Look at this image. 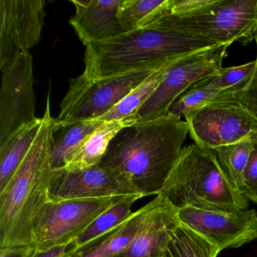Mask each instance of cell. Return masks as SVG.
Instances as JSON below:
<instances>
[{"label": "cell", "instance_id": "obj_1", "mask_svg": "<svg viewBox=\"0 0 257 257\" xmlns=\"http://www.w3.org/2000/svg\"><path fill=\"white\" fill-rule=\"evenodd\" d=\"M188 134L186 121L170 114L138 121L112 140L100 165L126 174L144 197L159 195Z\"/></svg>", "mask_w": 257, "mask_h": 257}, {"label": "cell", "instance_id": "obj_2", "mask_svg": "<svg viewBox=\"0 0 257 257\" xmlns=\"http://www.w3.org/2000/svg\"><path fill=\"white\" fill-rule=\"evenodd\" d=\"M50 94L38 135L23 162L0 192V248L34 244L36 218L49 201L53 168L52 147L56 119Z\"/></svg>", "mask_w": 257, "mask_h": 257}, {"label": "cell", "instance_id": "obj_3", "mask_svg": "<svg viewBox=\"0 0 257 257\" xmlns=\"http://www.w3.org/2000/svg\"><path fill=\"white\" fill-rule=\"evenodd\" d=\"M215 46H217L154 22L146 28L87 46L82 74L97 79L160 70L183 57Z\"/></svg>", "mask_w": 257, "mask_h": 257}, {"label": "cell", "instance_id": "obj_4", "mask_svg": "<svg viewBox=\"0 0 257 257\" xmlns=\"http://www.w3.org/2000/svg\"><path fill=\"white\" fill-rule=\"evenodd\" d=\"M159 195L176 208L234 213L247 210L246 199L233 186L213 150L196 144L183 147Z\"/></svg>", "mask_w": 257, "mask_h": 257}, {"label": "cell", "instance_id": "obj_5", "mask_svg": "<svg viewBox=\"0 0 257 257\" xmlns=\"http://www.w3.org/2000/svg\"><path fill=\"white\" fill-rule=\"evenodd\" d=\"M155 22L216 46L234 43L246 46L257 35V0H214L196 16L175 17L165 14Z\"/></svg>", "mask_w": 257, "mask_h": 257}, {"label": "cell", "instance_id": "obj_6", "mask_svg": "<svg viewBox=\"0 0 257 257\" xmlns=\"http://www.w3.org/2000/svg\"><path fill=\"white\" fill-rule=\"evenodd\" d=\"M243 85L224 90L185 117L189 134L196 145L210 150L242 142L257 145V116L238 95Z\"/></svg>", "mask_w": 257, "mask_h": 257}, {"label": "cell", "instance_id": "obj_7", "mask_svg": "<svg viewBox=\"0 0 257 257\" xmlns=\"http://www.w3.org/2000/svg\"><path fill=\"white\" fill-rule=\"evenodd\" d=\"M158 70H144L97 79L82 74L70 79L68 91L61 101V112L55 118L57 126L70 125L100 118Z\"/></svg>", "mask_w": 257, "mask_h": 257}, {"label": "cell", "instance_id": "obj_8", "mask_svg": "<svg viewBox=\"0 0 257 257\" xmlns=\"http://www.w3.org/2000/svg\"><path fill=\"white\" fill-rule=\"evenodd\" d=\"M121 197L60 201L49 200L34 222L36 249L44 250L54 246H70L102 213Z\"/></svg>", "mask_w": 257, "mask_h": 257}, {"label": "cell", "instance_id": "obj_9", "mask_svg": "<svg viewBox=\"0 0 257 257\" xmlns=\"http://www.w3.org/2000/svg\"><path fill=\"white\" fill-rule=\"evenodd\" d=\"M229 46H215L173 63L156 91L136 112L138 121H152L165 116L174 102L191 87L216 76L223 68L222 61Z\"/></svg>", "mask_w": 257, "mask_h": 257}, {"label": "cell", "instance_id": "obj_10", "mask_svg": "<svg viewBox=\"0 0 257 257\" xmlns=\"http://www.w3.org/2000/svg\"><path fill=\"white\" fill-rule=\"evenodd\" d=\"M2 71L0 89V148L40 118L35 115L33 58L22 54Z\"/></svg>", "mask_w": 257, "mask_h": 257}, {"label": "cell", "instance_id": "obj_11", "mask_svg": "<svg viewBox=\"0 0 257 257\" xmlns=\"http://www.w3.org/2000/svg\"><path fill=\"white\" fill-rule=\"evenodd\" d=\"M46 16L44 0H0V70L38 44Z\"/></svg>", "mask_w": 257, "mask_h": 257}, {"label": "cell", "instance_id": "obj_12", "mask_svg": "<svg viewBox=\"0 0 257 257\" xmlns=\"http://www.w3.org/2000/svg\"><path fill=\"white\" fill-rule=\"evenodd\" d=\"M135 195H143L129 177L100 164L80 171L53 169L49 188L52 201Z\"/></svg>", "mask_w": 257, "mask_h": 257}, {"label": "cell", "instance_id": "obj_13", "mask_svg": "<svg viewBox=\"0 0 257 257\" xmlns=\"http://www.w3.org/2000/svg\"><path fill=\"white\" fill-rule=\"evenodd\" d=\"M178 218L182 224L204 237L219 252L257 239L255 210L227 213L186 207L178 210Z\"/></svg>", "mask_w": 257, "mask_h": 257}, {"label": "cell", "instance_id": "obj_14", "mask_svg": "<svg viewBox=\"0 0 257 257\" xmlns=\"http://www.w3.org/2000/svg\"><path fill=\"white\" fill-rule=\"evenodd\" d=\"M76 13L70 19L82 44L103 41L124 34L118 19L121 0H71Z\"/></svg>", "mask_w": 257, "mask_h": 257}, {"label": "cell", "instance_id": "obj_15", "mask_svg": "<svg viewBox=\"0 0 257 257\" xmlns=\"http://www.w3.org/2000/svg\"><path fill=\"white\" fill-rule=\"evenodd\" d=\"M154 200V205L136 238L115 257H163L171 234L180 223L179 210L161 195Z\"/></svg>", "mask_w": 257, "mask_h": 257}, {"label": "cell", "instance_id": "obj_16", "mask_svg": "<svg viewBox=\"0 0 257 257\" xmlns=\"http://www.w3.org/2000/svg\"><path fill=\"white\" fill-rule=\"evenodd\" d=\"M138 121V116L135 113L124 119L103 122L85 139L63 169L68 171H80L98 165L116 135L123 129Z\"/></svg>", "mask_w": 257, "mask_h": 257}, {"label": "cell", "instance_id": "obj_17", "mask_svg": "<svg viewBox=\"0 0 257 257\" xmlns=\"http://www.w3.org/2000/svg\"><path fill=\"white\" fill-rule=\"evenodd\" d=\"M155 200L146 204L121 224L116 229L108 234L95 243L70 253V257H115L136 238L147 221L154 205Z\"/></svg>", "mask_w": 257, "mask_h": 257}, {"label": "cell", "instance_id": "obj_18", "mask_svg": "<svg viewBox=\"0 0 257 257\" xmlns=\"http://www.w3.org/2000/svg\"><path fill=\"white\" fill-rule=\"evenodd\" d=\"M141 195L123 196L102 213L71 244L69 252L73 253L79 249L95 243L103 238L121 224L124 223L133 214L132 207Z\"/></svg>", "mask_w": 257, "mask_h": 257}, {"label": "cell", "instance_id": "obj_19", "mask_svg": "<svg viewBox=\"0 0 257 257\" xmlns=\"http://www.w3.org/2000/svg\"><path fill=\"white\" fill-rule=\"evenodd\" d=\"M103 124V122L91 120L70 125L57 126L52 147L53 169L64 168L85 139Z\"/></svg>", "mask_w": 257, "mask_h": 257}, {"label": "cell", "instance_id": "obj_20", "mask_svg": "<svg viewBox=\"0 0 257 257\" xmlns=\"http://www.w3.org/2000/svg\"><path fill=\"white\" fill-rule=\"evenodd\" d=\"M43 118L27 126L0 148V192L7 186L34 144Z\"/></svg>", "mask_w": 257, "mask_h": 257}, {"label": "cell", "instance_id": "obj_21", "mask_svg": "<svg viewBox=\"0 0 257 257\" xmlns=\"http://www.w3.org/2000/svg\"><path fill=\"white\" fill-rule=\"evenodd\" d=\"M170 0H121L118 19L124 32L146 28L168 13Z\"/></svg>", "mask_w": 257, "mask_h": 257}, {"label": "cell", "instance_id": "obj_22", "mask_svg": "<svg viewBox=\"0 0 257 257\" xmlns=\"http://www.w3.org/2000/svg\"><path fill=\"white\" fill-rule=\"evenodd\" d=\"M219 250L181 222L171 234L163 257H216Z\"/></svg>", "mask_w": 257, "mask_h": 257}, {"label": "cell", "instance_id": "obj_23", "mask_svg": "<svg viewBox=\"0 0 257 257\" xmlns=\"http://www.w3.org/2000/svg\"><path fill=\"white\" fill-rule=\"evenodd\" d=\"M173 63L158 70L147 80L144 81L141 85L132 90L109 112H106L100 118L94 120L100 122H107V121L124 119L136 113L138 109L145 103V102L150 98V96L156 91L161 81L163 79L166 70Z\"/></svg>", "mask_w": 257, "mask_h": 257}, {"label": "cell", "instance_id": "obj_24", "mask_svg": "<svg viewBox=\"0 0 257 257\" xmlns=\"http://www.w3.org/2000/svg\"><path fill=\"white\" fill-rule=\"evenodd\" d=\"M255 146L252 143L242 142L213 150L230 181L239 192L243 186V174L249 156Z\"/></svg>", "mask_w": 257, "mask_h": 257}, {"label": "cell", "instance_id": "obj_25", "mask_svg": "<svg viewBox=\"0 0 257 257\" xmlns=\"http://www.w3.org/2000/svg\"><path fill=\"white\" fill-rule=\"evenodd\" d=\"M210 79V78L204 79L191 87L174 102L168 114L182 119L183 117L216 98L223 91L213 86Z\"/></svg>", "mask_w": 257, "mask_h": 257}, {"label": "cell", "instance_id": "obj_26", "mask_svg": "<svg viewBox=\"0 0 257 257\" xmlns=\"http://www.w3.org/2000/svg\"><path fill=\"white\" fill-rule=\"evenodd\" d=\"M255 66L254 61L237 67H223L216 76L210 78V84L222 91L243 85L252 74Z\"/></svg>", "mask_w": 257, "mask_h": 257}, {"label": "cell", "instance_id": "obj_27", "mask_svg": "<svg viewBox=\"0 0 257 257\" xmlns=\"http://www.w3.org/2000/svg\"><path fill=\"white\" fill-rule=\"evenodd\" d=\"M213 3L214 0H170L166 14L175 17H191L199 14Z\"/></svg>", "mask_w": 257, "mask_h": 257}, {"label": "cell", "instance_id": "obj_28", "mask_svg": "<svg viewBox=\"0 0 257 257\" xmlns=\"http://www.w3.org/2000/svg\"><path fill=\"white\" fill-rule=\"evenodd\" d=\"M240 192L246 199L257 204V145L249 156Z\"/></svg>", "mask_w": 257, "mask_h": 257}, {"label": "cell", "instance_id": "obj_29", "mask_svg": "<svg viewBox=\"0 0 257 257\" xmlns=\"http://www.w3.org/2000/svg\"><path fill=\"white\" fill-rule=\"evenodd\" d=\"M257 49V35L255 38ZM253 72L248 80L238 91V95L242 103L247 106L257 116V55Z\"/></svg>", "mask_w": 257, "mask_h": 257}, {"label": "cell", "instance_id": "obj_30", "mask_svg": "<svg viewBox=\"0 0 257 257\" xmlns=\"http://www.w3.org/2000/svg\"><path fill=\"white\" fill-rule=\"evenodd\" d=\"M35 249L34 245L0 248V257H30Z\"/></svg>", "mask_w": 257, "mask_h": 257}, {"label": "cell", "instance_id": "obj_31", "mask_svg": "<svg viewBox=\"0 0 257 257\" xmlns=\"http://www.w3.org/2000/svg\"><path fill=\"white\" fill-rule=\"evenodd\" d=\"M70 246L71 245L54 246L44 250L36 249L30 257H66L70 250Z\"/></svg>", "mask_w": 257, "mask_h": 257}, {"label": "cell", "instance_id": "obj_32", "mask_svg": "<svg viewBox=\"0 0 257 257\" xmlns=\"http://www.w3.org/2000/svg\"><path fill=\"white\" fill-rule=\"evenodd\" d=\"M66 257H70V255H68V253H67V255H66Z\"/></svg>", "mask_w": 257, "mask_h": 257}]
</instances>
